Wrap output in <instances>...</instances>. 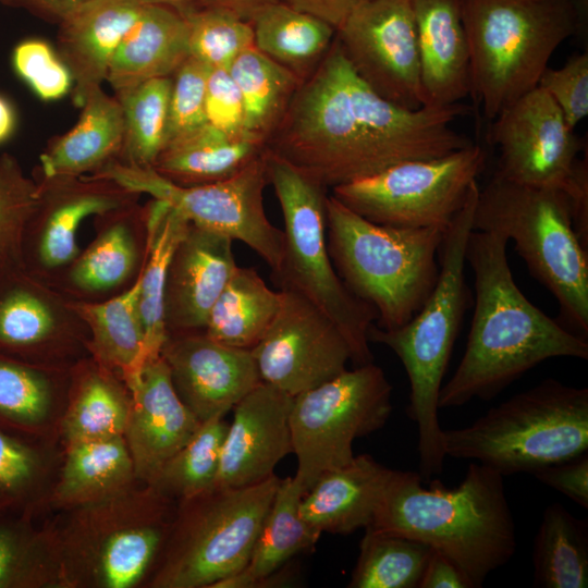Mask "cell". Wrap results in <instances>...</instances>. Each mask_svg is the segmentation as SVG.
<instances>
[{
  "label": "cell",
  "mask_w": 588,
  "mask_h": 588,
  "mask_svg": "<svg viewBox=\"0 0 588 588\" xmlns=\"http://www.w3.org/2000/svg\"><path fill=\"white\" fill-rule=\"evenodd\" d=\"M468 112L461 102L409 110L382 98L354 71L335 34L266 146L333 188L404 161L437 158L473 145L451 126Z\"/></svg>",
  "instance_id": "cell-1"
},
{
  "label": "cell",
  "mask_w": 588,
  "mask_h": 588,
  "mask_svg": "<svg viewBox=\"0 0 588 588\" xmlns=\"http://www.w3.org/2000/svg\"><path fill=\"white\" fill-rule=\"evenodd\" d=\"M507 242L502 234L475 230L468 237L474 316L464 355L440 390L439 408L474 399L489 401L549 358H588L587 339L546 315L518 289L506 256Z\"/></svg>",
  "instance_id": "cell-2"
},
{
  "label": "cell",
  "mask_w": 588,
  "mask_h": 588,
  "mask_svg": "<svg viewBox=\"0 0 588 588\" xmlns=\"http://www.w3.org/2000/svg\"><path fill=\"white\" fill-rule=\"evenodd\" d=\"M503 478L473 462L457 487L433 480L425 488L418 473L392 469L367 527L428 544L458 567L470 588H479L517 548Z\"/></svg>",
  "instance_id": "cell-3"
},
{
  "label": "cell",
  "mask_w": 588,
  "mask_h": 588,
  "mask_svg": "<svg viewBox=\"0 0 588 588\" xmlns=\"http://www.w3.org/2000/svg\"><path fill=\"white\" fill-rule=\"evenodd\" d=\"M478 182L450 224L438 252L437 284L418 313L395 329L370 327L368 340L385 345L402 362L409 381L408 417L416 422L419 475L429 479L443 470L445 453L439 424V394L454 343L469 303L465 279L466 247L473 231Z\"/></svg>",
  "instance_id": "cell-4"
},
{
  "label": "cell",
  "mask_w": 588,
  "mask_h": 588,
  "mask_svg": "<svg viewBox=\"0 0 588 588\" xmlns=\"http://www.w3.org/2000/svg\"><path fill=\"white\" fill-rule=\"evenodd\" d=\"M443 231L377 224L332 195L326 200V237L334 269L354 296L375 308L381 329L407 323L432 293Z\"/></svg>",
  "instance_id": "cell-5"
},
{
  "label": "cell",
  "mask_w": 588,
  "mask_h": 588,
  "mask_svg": "<svg viewBox=\"0 0 588 588\" xmlns=\"http://www.w3.org/2000/svg\"><path fill=\"white\" fill-rule=\"evenodd\" d=\"M470 95L492 121L538 85L558 47L586 25L573 0H462Z\"/></svg>",
  "instance_id": "cell-6"
},
{
  "label": "cell",
  "mask_w": 588,
  "mask_h": 588,
  "mask_svg": "<svg viewBox=\"0 0 588 588\" xmlns=\"http://www.w3.org/2000/svg\"><path fill=\"white\" fill-rule=\"evenodd\" d=\"M473 230L513 240L530 273L555 297L559 322L588 338V248L576 235L563 188L507 181L479 187Z\"/></svg>",
  "instance_id": "cell-7"
},
{
  "label": "cell",
  "mask_w": 588,
  "mask_h": 588,
  "mask_svg": "<svg viewBox=\"0 0 588 588\" xmlns=\"http://www.w3.org/2000/svg\"><path fill=\"white\" fill-rule=\"evenodd\" d=\"M442 446L503 477L571 460L588 450V389L547 378L469 426L443 430Z\"/></svg>",
  "instance_id": "cell-8"
},
{
  "label": "cell",
  "mask_w": 588,
  "mask_h": 588,
  "mask_svg": "<svg viewBox=\"0 0 588 588\" xmlns=\"http://www.w3.org/2000/svg\"><path fill=\"white\" fill-rule=\"evenodd\" d=\"M146 485L71 509L53 531L64 587L128 588L158 561L176 506Z\"/></svg>",
  "instance_id": "cell-9"
},
{
  "label": "cell",
  "mask_w": 588,
  "mask_h": 588,
  "mask_svg": "<svg viewBox=\"0 0 588 588\" xmlns=\"http://www.w3.org/2000/svg\"><path fill=\"white\" fill-rule=\"evenodd\" d=\"M266 175L282 211L283 248L272 278L321 309L343 333L355 366L373 363L368 331L377 311L354 296L331 261L326 237L328 188L267 148Z\"/></svg>",
  "instance_id": "cell-10"
},
{
  "label": "cell",
  "mask_w": 588,
  "mask_h": 588,
  "mask_svg": "<svg viewBox=\"0 0 588 588\" xmlns=\"http://www.w3.org/2000/svg\"><path fill=\"white\" fill-rule=\"evenodd\" d=\"M280 480L213 487L179 501L150 587L213 588L243 569Z\"/></svg>",
  "instance_id": "cell-11"
},
{
  "label": "cell",
  "mask_w": 588,
  "mask_h": 588,
  "mask_svg": "<svg viewBox=\"0 0 588 588\" xmlns=\"http://www.w3.org/2000/svg\"><path fill=\"white\" fill-rule=\"evenodd\" d=\"M391 395L384 371L369 363L294 396L290 428L297 457L295 477L306 491L322 474L353 461L356 439L385 425Z\"/></svg>",
  "instance_id": "cell-12"
},
{
  "label": "cell",
  "mask_w": 588,
  "mask_h": 588,
  "mask_svg": "<svg viewBox=\"0 0 588 588\" xmlns=\"http://www.w3.org/2000/svg\"><path fill=\"white\" fill-rule=\"evenodd\" d=\"M486 164L470 145L445 156L404 161L331 188L350 210L370 222L407 229H445L466 203Z\"/></svg>",
  "instance_id": "cell-13"
},
{
  "label": "cell",
  "mask_w": 588,
  "mask_h": 588,
  "mask_svg": "<svg viewBox=\"0 0 588 588\" xmlns=\"http://www.w3.org/2000/svg\"><path fill=\"white\" fill-rule=\"evenodd\" d=\"M166 201L189 223L231 240L257 253L275 273L280 267L283 232L268 219L264 188L268 184L264 154L236 175L210 184L180 186L151 167L111 162L89 175Z\"/></svg>",
  "instance_id": "cell-14"
},
{
  "label": "cell",
  "mask_w": 588,
  "mask_h": 588,
  "mask_svg": "<svg viewBox=\"0 0 588 588\" xmlns=\"http://www.w3.org/2000/svg\"><path fill=\"white\" fill-rule=\"evenodd\" d=\"M336 38L357 75L379 96L422 108L420 56L411 0H370L353 11Z\"/></svg>",
  "instance_id": "cell-15"
},
{
  "label": "cell",
  "mask_w": 588,
  "mask_h": 588,
  "mask_svg": "<svg viewBox=\"0 0 588 588\" xmlns=\"http://www.w3.org/2000/svg\"><path fill=\"white\" fill-rule=\"evenodd\" d=\"M280 292L279 309L250 352L262 382L296 396L346 370L352 354L321 309L294 291Z\"/></svg>",
  "instance_id": "cell-16"
},
{
  "label": "cell",
  "mask_w": 588,
  "mask_h": 588,
  "mask_svg": "<svg viewBox=\"0 0 588 588\" xmlns=\"http://www.w3.org/2000/svg\"><path fill=\"white\" fill-rule=\"evenodd\" d=\"M490 135L500 150L494 174L530 186L563 188L583 148L558 105L538 86L495 117Z\"/></svg>",
  "instance_id": "cell-17"
},
{
  "label": "cell",
  "mask_w": 588,
  "mask_h": 588,
  "mask_svg": "<svg viewBox=\"0 0 588 588\" xmlns=\"http://www.w3.org/2000/svg\"><path fill=\"white\" fill-rule=\"evenodd\" d=\"M161 356L176 393L200 422L224 417L261 382L250 350L224 345L204 331L168 334Z\"/></svg>",
  "instance_id": "cell-18"
},
{
  "label": "cell",
  "mask_w": 588,
  "mask_h": 588,
  "mask_svg": "<svg viewBox=\"0 0 588 588\" xmlns=\"http://www.w3.org/2000/svg\"><path fill=\"white\" fill-rule=\"evenodd\" d=\"M130 409L123 438L137 480L151 485L201 422L176 393L162 356L124 380Z\"/></svg>",
  "instance_id": "cell-19"
},
{
  "label": "cell",
  "mask_w": 588,
  "mask_h": 588,
  "mask_svg": "<svg viewBox=\"0 0 588 588\" xmlns=\"http://www.w3.org/2000/svg\"><path fill=\"white\" fill-rule=\"evenodd\" d=\"M294 396L260 382L234 407L221 448L215 487L243 488L274 475L293 452L290 413Z\"/></svg>",
  "instance_id": "cell-20"
},
{
  "label": "cell",
  "mask_w": 588,
  "mask_h": 588,
  "mask_svg": "<svg viewBox=\"0 0 588 588\" xmlns=\"http://www.w3.org/2000/svg\"><path fill=\"white\" fill-rule=\"evenodd\" d=\"M36 181L41 200L26 237L35 235L34 254L46 269L75 259L78 254L77 230L84 219L135 205L140 195L106 179L46 177L39 174Z\"/></svg>",
  "instance_id": "cell-21"
},
{
  "label": "cell",
  "mask_w": 588,
  "mask_h": 588,
  "mask_svg": "<svg viewBox=\"0 0 588 588\" xmlns=\"http://www.w3.org/2000/svg\"><path fill=\"white\" fill-rule=\"evenodd\" d=\"M233 242L220 233L188 224L167 273L168 334L204 331L211 307L237 267Z\"/></svg>",
  "instance_id": "cell-22"
},
{
  "label": "cell",
  "mask_w": 588,
  "mask_h": 588,
  "mask_svg": "<svg viewBox=\"0 0 588 588\" xmlns=\"http://www.w3.org/2000/svg\"><path fill=\"white\" fill-rule=\"evenodd\" d=\"M144 5L142 0H89L58 24L56 49L72 74L77 107L106 81L118 46Z\"/></svg>",
  "instance_id": "cell-23"
},
{
  "label": "cell",
  "mask_w": 588,
  "mask_h": 588,
  "mask_svg": "<svg viewBox=\"0 0 588 588\" xmlns=\"http://www.w3.org/2000/svg\"><path fill=\"white\" fill-rule=\"evenodd\" d=\"M420 56L422 107L442 108L470 95V62L462 0H411Z\"/></svg>",
  "instance_id": "cell-24"
},
{
  "label": "cell",
  "mask_w": 588,
  "mask_h": 588,
  "mask_svg": "<svg viewBox=\"0 0 588 588\" xmlns=\"http://www.w3.org/2000/svg\"><path fill=\"white\" fill-rule=\"evenodd\" d=\"M368 454L322 474L305 492L302 518L317 532L347 535L371 524L391 474Z\"/></svg>",
  "instance_id": "cell-25"
},
{
  "label": "cell",
  "mask_w": 588,
  "mask_h": 588,
  "mask_svg": "<svg viewBox=\"0 0 588 588\" xmlns=\"http://www.w3.org/2000/svg\"><path fill=\"white\" fill-rule=\"evenodd\" d=\"M81 108L75 125L51 138L40 155V175L89 176L111 162L120 161L124 146V120L118 98L97 87Z\"/></svg>",
  "instance_id": "cell-26"
},
{
  "label": "cell",
  "mask_w": 588,
  "mask_h": 588,
  "mask_svg": "<svg viewBox=\"0 0 588 588\" xmlns=\"http://www.w3.org/2000/svg\"><path fill=\"white\" fill-rule=\"evenodd\" d=\"M188 57L185 17L171 8L145 3L118 46L106 81L115 94L171 76Z\"/></svg>",
  "instance_id": "cell-27"
},
{
  "label": "cell",
  "mask_w": 588,
  "mask_h": 588,
  "mask_svg": "<svg viewBox=\"0 0 588 588\" xmlns=\"http://www.w3.org/2000/svg\"><path fill=\"white\" fill-rule=\"evenodd\" d=\"M266 144L232 137L205 123L168 140L151 168L180 186L230 179L262 156Z\"/></svg>",
  "instance_id": "cell-28"
},
{
  "label": "cell",
  "mask_w": 588,
  "mask_h": 588,
  "mask_svg": "<svg viewBox=\"0 0 588 588\" xmlns=\"http://www.w3.org/2000/svg\"><path fill=\"white\" fill-rule=\"evenodd\" d=\"M305 492L295 476L280 480L248 563L240 572L218 581L213 588L268 587V578L272 574L298 553L315 547L321 534L299 514Z\"/></svg>",
  "instance_id": "cell-29"
},
{
  "label": "cell",
  "mask_w": 588,
  "mask_h": 588,
  "mask_svg": "<svg viewBox=\"0 0 588 588\" xmlns=\"http://www.w3.org/2000/svg\"><path fill=\"white\" fill-rule=\"evenodd\" d=\"M144 221L146 260L138 274L143 350L134 375L145 364L161 356V350L168 339L164 317L167 273L172 255L189 224L166 201L155 198L144 209Z\"/></svg>",
  "instance_id": "cell-30"
},
{
  "label": "cell",
  "mask_w": 588,
  "mask_h": 588,
  "mask_svg": "<svg viewBox=\"0 0 588 588\" xmlns=\"http://www.w3.org/2000/svg\"><path fill=\"white\" fill-rule=\"evenodd\" d=\"M249 22L254 47L302 82L321 63L336 34L326 21L282 0L266 5Z\"/></svg>",
  "instance_id": "cell-31"
},
{
  "label": "cell",
  "mask_w": 588,
  "mask_h": 588,
  "mask_svg": "<svg viewBox=\"0 0 588 588\" xmlns=\"http://www.w3.org/2000/svg\"><path fill=\"white\" fill-rule=\"evenodd\" d=\"M133 461L123 436L66 445L52 500L68 510L110 498L133 486Z\"/></svg>",
  "instance_id": "cell-32"
},
{
  "label": "cell",
  "mask_w": 588,
  "mask_h": 588,
  "mask_svg": "<svg viewBox=\"0 0 588 588\" xmlns=\"http://www.w3.org/2000/svg\"><path fill=\"white\" fill-rule=\"evenodd\" d=\"M281 303L254 268L236 267L215 302L204 332L224 345L252 350L264 336Z\"/></svg>",
  "instance_id": "cell-33"
},
{
  "label": "cell",
  "mask_w": 588,
  "mask_h": 588,
  "mask_svg": "<svg viewBox=\"0 0 588 588\" xmlns=\"http://www.w3.org/2000/svg\"><path fill=\"white\" fill-rule=\"evenodd\" d=\"M228 70L241 94L245 136L267 144L302 81L255 47L238 54Z\"/></svg>",
  "instance_id": "cell-34"
},
{
  "label": "cell",
  "mask_w": 588,
  "mask_h": 588,
  "mask_svg": "<svg viewBox=\"0 0 588 588\" xmlns=\"http://www.w3.org/2000/svg\"><path fill=\"white\" fill-rule=\"evenodd\" d=\"M534 586H588V523L561 503L548 505L534 539Z\"/></svg>",
  "instance_id": "cell-35"
},
{
  "label": "cell",
  "mask_w": 588,
  "mask_h": 588,
  "mask_svg": "<svg viewBox=\"0 0 588 588\" xmlns=\"http://www.w3.org/2000/svg\"><path fill=\"white\" fill-rule=\"evenodd\" d=\"M138 299L137 275L130 289L107 302L69 306L90 329V348L98 364L120 371L123 380L136 372L143 350Z\"/></svg>",
  "instance_id": "cell-36"
},
{
  "label": "cell",
  "mask_w": 588,
  "mask_h": 588,
  "mask_svg": "<svg viewBox=\"0 0 588 588\" xmlns=\"http://www.w3.org/2000/svg\"><path fill=\"white\" fill-rule=\"evenodd\" d=\"M57 317L27 270L0 274V355L29 364L57 330Z\"/></svg>",
  "instance_id": "cell-37"
},
{
  "label": "cell",
  "mask_w": 588,
  "mask_h": 588,
  "mask_svg": "<svg viewBox=\"0 0 588 588\" xmlns=\"http://www.w3.org/2000/svg\"><path fill=\"white\" fill-rule=\"evenodd\" d=\"M99 365L77 384L62 419L66 445L123 436L130 392Z\"/></svg>",
  "instance_id": "cell-38"
},
{
  "label": "cell",
  "mask_w": 588,
  "mask_h": 588,
  "mask_svg": "<svg viewBox=\"0 0 588 588\" xmlns=\"http://www.w3.org/2000/svg\"><path fill=\"white\" fill-rule=\"evenodd\" d=\"M171 76L115 93L123 112L124 146L120 162L151 167L168 142Z\"/></svg>",
  "instance_id": "cell-39"
},
{
  "label": "cell",
  "mask_w": 588,
  "mask_h": 588,
  "mask_svg": "<svg viewBox=\"0 0 588 588\" xmlns=\"http://www.w3.org/2000/svg\"><path fill=\"white\" fill-rule=\"evenodd\" d=\"M431 548L418 540L365 528L348 588H418Z\"/></svg>",
  "instance_id": "cell-40"
},
{
  "label": "cell",
  "mask_w": 588,
  "mask_h": 588,
  "mask_svg": "<svg viewBox=\"0 0 588 588\" xmlns=\"http://www.w3.org/2000/svg\"><path fill=\"white\" fill-rule=\"evenodd\" d=\"M64 587L52 531L0 519V588Z\"/></svg>",
  "instance_id": "cell-41"
},
{
  "label": "cell",
  "mask_w": 588,
  "mask_h": 588,
  "mask_svg": "<svg viewBox=\"0 0 588 588\" xmlns=\"http://www.w3.org/2000/svg\"><path fill=\"white\" fill-rule=\"evenodd\" d=\"M223 418L215 417L201 422L195 434L167 461L149 486L177 502L213 488L229 426Z\"/></svg>",
  "instance_id": "cell-42"
},
{
  "label": "cell",
  "mask_w": 588,
  "mask_h": 588,
  "mask_svg": "<svg viewBox=\"0 0 588 588\" xmlns=\"http://www.w3.org/2000/svg\"><path fill=\"white\" fill-rule=\"evenodd\" d=\"M40 188L16 158L0 156V274L26 270L24 246L27 231L40 206Z\"/></svg>",
  "instance_id": "cell-43"
},
{
  "label": "cell",
  "mask_w": 588,
  "mask_h": 588,
  "mask_svg": "<svg viewBox=\"0 0 588 588\" xmlns=\"http://www.w3.org/2000/svg\"><path fill=\"white\" fill-rule=\"evenodd\" d=\"M135 205L109 212L110 223L76 260L72 283L85 291H106L123 283L138 260L128 224Z\"/></svg>",
  "instance_id": "cell-44"
},
{
  "label": "cell",
  "mask_w": 588,
  "mask_h": 588,
  "mask_svg": "<svg viewBox=\"0 0 588 588\" xmlns=\"http://www.w3.org/2000/svg\"><path fill=\"white\" fill-rule=\"evenodd\" d=\"M47 377L30 364L0 355V428L27 433L39 427L51 407Z\"/></svg>",
  "instance_id": "cell-45"
},
{
  "label": "cell",
  "mask_w": 588,
  "mask_h": 588,
  "mask_svg": "<svg viewBox=\"0 0 588 588\" xmlns=\"http://www.w3.org/2000/svg\"><path fill=\"white\" fill-rule=\"evenodd\" d=\"M189 56L210 69H229L246 49L254 47L249 21L217 8L200 7L186 16Z\"/></svg>",
  "instance_id": "cell-46"
},
{
  "label": "cell",
  "mask_w": 588,
  "mask_h": 588,
  "mask_svg": "<svg viewBox=\"0 0 588 588\" xmlns=\"http://www.w3.org/2000/svg\"><path fill=\"white\" fill-rule=\"evenodd\" d=\"M11 60L16 75L40 100L56 101L72 91V74L48 41L24 39L14 47Z\"/></svg>",
  "instance_id": "cell-47"
},
{
  "label": "cell",
  "mask_w": 588,
  "mask_h": 588,
  "mask_svg": "<svg viewBox=\"0 0 588 588\" xmlns=\"http://www.w3.org/2000/svg\"><path fill=\"white\" fill-rule=\"evenodd\" d=\"M41 470L37 451L16 434L0 428V497L9 509L32 502Z\"/></svg>",
  "instance_id": "cell-48"
},
{
  "label": "cell",
  "mask_w": 588,
  "mask_h": 588,
  "mask_svg": "<svg viewBox=\"0 0 588 588\" xmlns=\"http://www.w3.org/2000/svg\"><path fill=\"white\" fill-rule=\"evenodd\" d=\"M209 72V66L189 56L171 75L168 140L207 122L205 98Z\"/></svg>",
  "instance_id": "cell-49"
},
{
  "label": "cell",
  "mask_w": 588,
  "mask_h": 588,
  "mask_svg": "<svg viewBox=\"0 0 588 588\" xmlns=\"http://www.w3.org/2000/svg\"><path fill=\"white\" fill-rule=\"evenodd\" d=\"M538 87L558 105L573 130L588 114V53L572 56L560 69L547 68Z\"/></svg>",
  "instance_id": "cell-50"
},
{
  "label": "cell",
  "mask_w": 588,
  "mask_h": 588,
  "mask_svg": "<svg viewBox=\"0 0 588 588\" xmlns=\"http://www.w3.org/2000/svg\"><path fill=\"white\" fill-rule=\"evenodd\" d=\"M205 113L207 123L223 133L232 137L245 136L242 98L229 70L210 69Z\"/></svg>",
  "instance_id": "cell-51"
},
{
  "label": "cell",
  "mask_w": 588,
  "mask_h": 588,
  "mask_svg": "<svg viewBox=\"0 0 588 588\" xmlns=\"http://www.w3.org/2000/svg\"><path fill=\"white\" fill-rule=\"evenodd\" d=\"M538 481L553 488L588 509V454L584 453L571 460L549 465L534 474Z\"/></svg>",
  "instance_id": "cell-52"
},
{
  "label": "cell",
  "mask_w": 588,
  "mask_h": 588,
  "mask_svg": "<svg viewBox=\"0 0 588 588\" xmlns=\"http://www.w3.org/2000/svg\"><path fill=\"white\" fill-rule=\"evenodd\" d=\"M567 194L574 231L588 248V163L578 159L572 175L563 187Z\"/></svg>",
  "instance_id": "cell-53"
},
{
  "label": "cell",
  "mask_w": 588,
  "mask_h": 588,
  "mask_svg": "<svg viewBox=\"0 0 588 588\" xmlns=\"http://www.w3.org/2000/svg\"><path fill=\"white\" fill-rule=\"evenodd\" d=\"M418 588H470V585L450 559L431 548Z\"/></svg>",
  "instance_id": "cell-54"
},
{
  "label": "cell",
  "mask_w": 588,
  "mask_h": 588,
  "mask_svg": "<svg viewBox=\"0 0 588 588\" xmlns=\"http://www.w3.org/2000/svg\"><path fill=\"white\" fill-rule=\"evenodd\" d=\"M291 7L310 13L338 29L348 15L370 0H282Z\"/></svg>",
  "instance_id": "cell-55"
},
{
  "label": "cell",
  "mask_w": 588,
  "mask_h": 588,
  "mask_svg": "<svg viewBox=\"0 0 588 588\" xmlns=\"http://www.w3.org/2000/svg\"><path fill=\"white\" fill-rule=\"evenodd\" d=\"M87 1L89 0H0L4 5L22 9L56 25Z\"/></svg>",
  "instance_id": "cell-56"
},
{
  "label": "cell",
  "mask_w": 588,
  "mask_h": 588,
  "mask_svg": "<svg viewBox=\"0 0 588 588\" xmlns=\"http://www.w3.org/2000/svg\"><path fill=\"white\" fill-rule=\"evenodd\" d=\"M200 7L217 8L250 21L262 8L280 0H198Z\"/></svg>",
  "instance_id": "cell-57"
},
{
  "label": "cell",
  "mask_w": 588,
  "mask_h": 588,
  "mask_svg": "<svg viewBox=\"0 0 588 588\" xmlns=\"http://www.w3.org/2000/svg\"><path fill=\"white\" fill-rule=\"evenodd\" d=\"M17 115L12 102L0 94V145L9 140L15 132Z\"/></svg>",
  "instance_id": "cell-58"
},
{
  "label": "cell",
  "mask_w": 588,
  "mask_h": 588,
  "mask_svg": "<svg viewBox=\"0 0 588 588\" xmlns=\"http://www.w3.org/2000/svg\"><path fill=\"white\" fill-rule=\"evenodd\" d=\"M145 3L163 5L171 8L183 16H186L192 11L200 8L198 0H142Z\"/></svg>",
  "instance_id": "cell-59"
},
{
  "label": "cell",
  "mask_w": 588,
  "mask_h": 588,
  "mask_svg": "<svg viewBox=\"0 0 588 588\" xmlns=\"http://www.w3.org/2000/svg\"><path fill=\"white\" fill-rule=\"evenodd\" d=\"M9 509V505L7 502L0 497V513L4 512Z\"/></svg>",
  "instance_id": "cell-60"
}]
</instances>
